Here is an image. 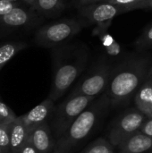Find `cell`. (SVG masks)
I'll return each instance as SVG.
<instances>
[{
	"label": "cell",
	"instance_id": "8fae6325",
	"mask_svg": "<svg viewBox=\"0 0 152 153\" xmlns=\"http://www.w3.org/2000/svg\"><path fill=\"white\" fill-rule=\"evenodd\" d=\"M118 148L120 153H145L152 151V137L138 131Z\"/></svg>",
	"mask_w": 152,
	"mask_h": 153
},
{
	"label": "cell",
	"instance_id": "3957f363",
	"mask_svg": "<svg viewBox=\"0 0 152 153\" xmlns=\"http://www.w3.org/2000/svg\"><path fill=\"white\" fill-rule=\"evenodd\" d=\"M109 106H111L110 101L106 93L99 100H94L76 118L67 131L56 140L53 153L73 152L90 136Z\"/></svg>",
	"mask_w": 152,
	"mask_h": 153
},
{
	"label": "cell",
	"instance_id": "7a4b0ae2",
	"mask_svg": "<svg viewBox=\"0 0 152 153\" xmlns=\"http://www.w3.org/2000/svg\"><path fill=\"white\" fill-rule=\"evenodd\" d=\"M88 56V48L85 46H69L56 52L49 99L56 101L65 93L85 69Z\"/></svg>",
	"mask_w": 152,
	"mask_h": 153
},
{
	"label": "cell",
	"instance_id": "5bb4252c",
	"mask_svg": "<svg viewBox=\"0 0 152 153\" xmlns=\"http://www.w3.org/2000/svg\"><path fill=\"white\" fill-rule=\"evenodd\" d=\"M30 21V14L22 7L15 6L4 16L0 17V24L5 27H20Z\"/></svg>",
	"mask_w": 152,
	"mask_h": 153
},
{
	"label": "cell",
	"instance_id": "4316f807",
	"mask_svg": "<svg viewBox=\"0 0 152 153\" xmlns=\"http://www.w3.org/2000/svg\"><path fill=\"white\" fill-rule=\"evenodd\" d=\"M101 40H102V42H103V45H104V47L105 48H107V47H108V46H110L114 41H115V39L112 38V36L111 35H109V34H104V35H102V37H101Z\"/></svg>",
	"mask_w": 152,
	"mask_h": 153
},
{
	"label": "cell",
	"instance_id": "52a82bcc",
	"mask_svg": "<svg viewBox=\"0 0 152 153\" xmlns=\"http://www.w3.org/2000/svg\"><path fill=\"white\" fill-rule=\"evenodd\" d=\"M147 117L137 108H132L121 116L113 125L108 141L114 147H119L126 139L138 132Z\"/></svg>",
	"mask_w": 152,
	"mask_h": 153
},
{
	"label": "cell",
	"instance_id": "e0dca14e",
	"mask_svg": "<svg viewBox=\"0 0 152 153\" xmlns=\"http://www.w3.org/2000/svg\"><path fill=\"white\" fill-rule=\"evenodd\" d=\"M114 148L109 141L104 138H99L80 153H115Z\"/></svg>",
	"mask_w": 152,
	"mask_h": 153
},
{
	"label": "cell",
	"instance_id": "d6986e66",
	"mask_svg": "<svg viewBox=\"0 0 152 153\" xmlns=\"http://www.w3.org/2000/svg\"><path fill=\"white\" fill-rule=\"evenodd\" d=\"M17 118V116L4 102L0 100V124L9 125Z\"/></svg>",
	"mask_w": 152,
	"mask_h": 153
},
{
	"label": "cell",
	"instance_id": "277c9868",
	"mask_svg": "<svg viewBox=\"0 0 152 153\" xmlns=\"http://www.w3.org/2000/svg\"><path fill=\"white\" fill-rule=\"evenodd\" d=\"M96 98L84 95L69 96L54 111L53 127L56 139L61 137L76 118L95 100Z\"/></svg>",
	"mask_w": 152,
	"mask_h": 153
},
{
	"label": "cell",
	"instance_id": "d6a6232c",
	"mask_svg": "<svg viewBox=\"0 0 152 153\" xmlns=\"http://www.w3.org/2000/svg\"><path fill=\"white\" fill-rule=\"evenodd\" d=\"M104 1H106V0H103V2H104Z\"/></svg>",
	"mask_w": 152,
	"mask_h": 153
},
{
	"label": "cell",
	"instance_id": "7402d4cb",
	"mask_svg": "<svg viewBox=\"0 0 152 153\" xmlns=\"http://www.w3.org/2000/svg\"><path fill=\"white\" fill-rule=\"evenodd\" d=\"M105 49H106L107 54L108 56H113V57L118 56L121 54V51H122L121 45L117 41H116V40L110 46L105 48Z\"/></svg>",
	"mask_w": 152,
	"mask_h": 153
},
{
	"label": "cell",
	"instance_id": "ba28073f",
	"mask_svg": "<svg viewBox=\"0 0 152 153\" xmlns=\"http://www.w3.org/2000/svg\"><path fill=\"white\" fill-rule=\"evenodd\" d=\"M126 12H128L126 8L108 2L82 6L80 9V13L83 17L89 22L97 24L99 28L108 26L115 17Z\"/></svg>",
	"mask_w": 152,
	"mask_h": 153
},
{
	"label": "cell",
	"instance_id": "2e32d148",
	"mask_svg": "<svg viewBox=\"0 0 152 153\" xmlns=\"http://www.w3.org/2000/svg\"><path fill=\"white\" fill-rule=\"evenodd\" d=\"M33 7L44 14H53L64 8V0H36Z\"/></svg>",
	"mask_w": 152,
	"mask_h": 153
},
{
	"label": "cell",
	"instance_id": "9c48e42d",
	"mask_svg": "<svg viewBox=\"0 0 152 153\" xmlns=\"http://www.w3.org/2000/svg\"><path fill=\"white\" fill-rule=\"evenodd\" d=\"M54 102L51 99L47 98L26 114L19 117L29 132L39 126L47 123L48 118L55 111Z\"/></svg>",
	"mask_w": 152,
	"mask_h": 153
},
{
	"label": "cell",
	"instance_id": "9a60e30c",
	"mask_svg": "<svg viewBox=\"0 0 152 153\" xmlns=\"http://www.w3.org/2000/svg\"><path fill=\"white\" fill-rule=\"evenodd\" d=\"M27 44L23 42H8L0 46V71L20 51L23 50Z\"/></svg>",
	"mask_w": 152,
	"mask_h": 153
},
{
	"label": "cell",
	"instance_id": "cb8c5ba5",
	"mask_svg": "<svg viewBox=\"0 0 152 153\" xmlns=\"http://www.w3.org/2000/svg\"><path fill=\"white\" fill-rule=\"evenodd\" d=\"M139 131L148 136L152 137V119H146L145 122L142 125Z\"/></svg>",
	"mask_w": 152,
	"mask_h": 153
},
{
	"label": "cell",
	"instance_id": "ffe728a7",
	"mask_svg": "<svg viewBox=\"0 0 152 153\" xmlns=\"http://www.w3.org/2000/svg\"><path fill=\"white\" fill-rule=\"evenodd\" d=\"M9 125L0 124V149L4 153H9L10 151V130Z\"/></svg>",
	"mask_w": 152,
	"mask_h": 153
},
{
	"label": "cell",
	"instance_id": "603a6c76",
	"mask_svg": "<svg viewBox=\"0 0 152 153\" xmlns=\"http://www.w3.org/2000/svg\"><path fill=\"white\" fill-rule=\"evenodd\" d=\"M15 6H16V4L13 1L0 0V17L6 14L8 12H10Z\"/></svg>",
	"mask_w": 152,
	"mask_h": 153
},
{
	"label": "cell",
	"instance_id": "83f0119b",
	"mask_svg": "<svg viewBox=\"0 0 152 153\" xmlns=\"http://www.w3.org/2000/svg\"><path fill=\"white\" fill-rule=\"evenodd\" d=\"M100 2H103V0H76V3L80 6H86V5H90V4H97Z\"/></svg>",
	"mask_w": 152,
	"mask_h": 153
},
{
	"label": "cell",
	"instance_id": "4dcf8cb0",
	"mask_svg": "<svg viewBox=\"0 0 152 153\" xmlns=\"http://www.w3.org/2000/svg\"><path fill=\"white\" fill-rule=\"evenodd\" d=\"M0 153H4V152H3V151H2L1 149H0Z\"/></svg>",
	"mask_w": 152,
	"mask_h": 153
},
{
	"label": "cell",
	"instance_id": "44dd1931",
	"mask_svg": "<svg viewBox=\"0 0 152 153\" xmlns=\"http://www.w3.org/2000/svg\"><path fill=\"white\" fill-rule=\"evenodd\" d=\"M142 0H106L104 2H108L111 4L121 5L127 9V11H133L134 6L141 3Z\"/></svg>",
	"mask_w": 152,
	"mask_h": 153
},
{
	"label": "cell",
	"instance_id": "1f68e13d",
	"mask_svg": "<svg viewBox=\"0 0 152 153\" xmlns=\"http://www.w3.org/2000/svg\"><path fill=\"white\" fill-rule=\"evenodd\" d=\"M9 1H13V2H14V1H15V0H9Z\"/></svg>",
	"mask_w": 152,
	"mask_h": 153
},
{
	"label": "cell",
	"instance_id": "f546056e",
	"mask_svg": "<svg viewBox=\"0 0 152 153\" xmlns=\"http://www.w3.org/2000/svg\"><path fill=\"white\" fill-rule=\"evenodd\" d=\"M23 1H25L26 3H28L29 4H31V5H33L34 3L36 2V0H23Z\"/></svg>",
	"mask_w": 152,
	"mask_h": 153
},
{
	"label": "cell",
	"instance_id": "4fadbf2b",
	"mask_svg": "<svg viewBox=\"0 0 152 153\" xmlns=\"http://www.w3.org/2000/svg\"><path fill=\"white\" fill-rule=\"evenodd\" d=\"M10 151L9 153H18L27 143L29 130L26 128L19 117L10 124Z\"/></svg>",
	"mask_w": 152,
	"mask_h": 153
},
{
	"label": "cell",
	"instance_id": "f1b7e54d",
	"mask_svg": "<svg viewBox=\"0 0 152 153\" xmlns=\"http://www.w3.org/2000/svg\"><path fill=\"white\" fill-rule=\"evenodd\" d=\"M147 78H150L152 80V67L150 68L149 70V73H148V75H147Z\"/></svg>",
	"mask_w": 152,
	"mask_h": 153
},
{
	"label": "cell",
	"instance_id": "5b68a950",
	"mask_svg": "<svg viewBox=\"0 0 152 153\" xmlns=\"http://www.w3.org/2000/svg\"><path fill=\"white\" fill-rule=\"evenodd\" d=\"M85 26V22L75 19L53 22L41 27L36 33L35 40L39 46L53 48L74 37Z\"/></svg>",
	"mask_w": 152,
	"mask_h": 153
},
{
	"label": "cell",
	"instance_id": "836d02e7",
	"mask_svg": "<svg viewBox=\"0 0 152 153\" xmlns=\"http://www.w3.org/2000/svg\"><path fill=\"white\" fill-rule=\"evenodd\" d=\"M151 153H152V152H151Z\"/></svg>",
	"mask_w": 152,
	"mask_h": 153
},
{
	"label": "cell",
	"instance_id": "7c38bea8",
	"mask_svg": "<svg viewBox=\"0 0 152 153\" xmlns=\"http://www.w3.org/2000/svg\"><path fill=\"white\" fill-rule=\"evenodd\" d=\"M136 108L141 111L147 119H152V80L146 78L134 95Z\"/></svg>",
	"mask_w": 152,
	"mask_h": 153
},
{
	"label": "cell",
	"instance_id": "ac0fdd59",
	"mask_svg": "<svg viewBox=\"0 0 152 153\" xmlns=\"http://www.w3.org/2000/svg\"><path fill=\"white\" fill-rule=\"evenodd\" d=\"M134 44L137 50L141 52L152 48V24L143 30Z\"/></svg>",
	"mask_w": 152,
	"mask_h": 153
},
{
	"label": "cell",
	"instance_id": "8992f818",
	"mask_svg": "<svg viewBox=\"0 0 152 153\" xmlns=\"http://www.w3.org/2000/svg\"><path fill=\"white\" fill-rule=\"evenodd\" d=\"M113 68L105 60H99L85 75L71 92V96L84 95L96 98L103 93L109 83Z\"/></svg>",
	"mask_w": 152,
	"mask_h": 153
},
{
	"label": "cell",
	"instance_id": "d4e9b609",
	"mask_svg": "<svg viewBox=\"0 0 152 153\" xmlns=\"http://www.w3.org/2000/svg\"><path fill=\"white\" fill-rule=\"evenodd\" d=\"M18 153H39L36 148L32 145L31 143H30L29 141H27V143L22 146V148L20 150V152Z\"/></svg>",
	"mask_w": 152,
	"mask_h": 153
},
{
	"label": "cell",
	"instance_id": "30bf717a",
	"mask_svg": "<svg viewBox=\"0 0 152 153\" xmlns=\"http://www.w3.org/2000/svg\"><path fill=\"white\" fill-rule=\"evenodd\" d=\"M28 141L39 153H53L56 141L53 138L50 126L45 123L30 131Z\"/></svg>",
	"mask_w": 152,
	"mask_h": 153
},
{
	"label": "cell",
	"instance_id": "484cf974",
	"mask_svg": "<svg viewBox=\"0 0 152 153\" xmlns=\"http://www.w3.org/2000/svg\"><path fill=\"white\" fill-rule=\"evenodd\" d=\"M135 9H152V0H142L134 6L133 10Z\"/></svg>",
	"mask_w": 152,
	"mask_h": 153
},
{
	"label": "cell",
	"instance_id": "6da1fadb",
	"mask_svg": "<svg viewBox=\"0 0 152 153\" xmlns=\"http://www.w3.org/2000/svg\"><path fill=\"white\" fill-rule=\"evenodd\" d=\"M149 56H132L113 68L106 94L112 107L126 104L144 82L150 70Z\"/></svg>",
	"mask_w": 152,
	"mask_h": 153
}]
</instances>
